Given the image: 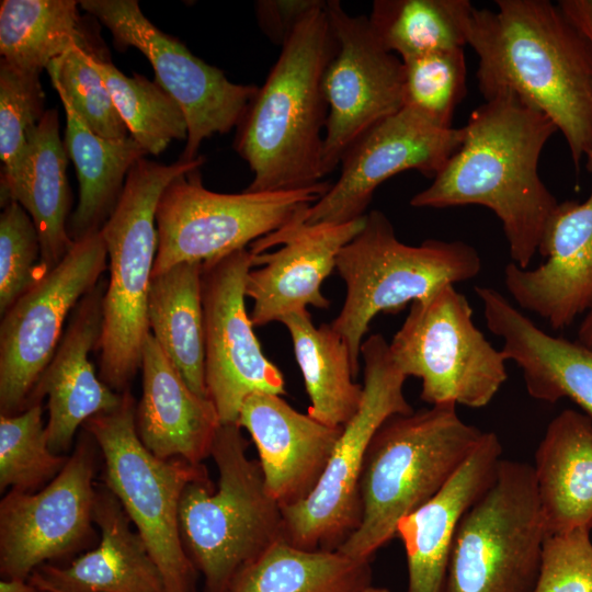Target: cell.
I'll return each mask as SVG.
<instances>
[{"mask_svg":"<svg viewBox=\"0 0 592 592\" xmlns=\"http://www.w3.org/2000/svg\"><path fill=\"white\" fill-rule=\"evenodd\" d=\"M0 592H44L30 580L3 579L0 581Z\"/></svg>","mask_w":592,"mask_h":592,"instance_id":"obj_44","label":"cell"},{"mask_svg":"<svg viewBox=\"0 0 592 592\" xmlns=\"http://www.w3.org/2000/svg\"><path fill=\"white\" fill-rule=\"evenodd\" d=\"M78 5L75 0H2L1 58L41 73L75 48L101 55L89 43Z\"/></svg>","mask_w":592,"mask_h":592,"instance_id":"obj_33","label":"cell"},{"mask_svg":"<svg viewBox=\"0 0 592 592\" xmlns=\"http://www.w3.org/2000/svg\"><path fill=\"white\" fill-rule=\"evenodd\" d=\"M501 455L499 436L486 431L481 442L447 483L398 522L396 536L402 542L407 558V592L444 591L459 522L492 482Z\"/></svg>","mask_w":592,"mask_h":592,"instance_id":"obj_23","label":"cell"},{"mask_svg":"<svg viewBox=\"0 0 592 592\" xmlns=\"http://www.w3.org/2000/svg\"><path fill=\"white\" fill-rule=\"evenodd\" d=\"M67 156L59 134L58 112L46 110L31 137L22 183L12 201L29 213L37 229L47 272L75 244L67 225L71 204Z\"/></svg>","mask_w":592,"mask_h":592,"instance_id":"obj_29","label":"cell"},{"mask_svg":"<svg viewBox=\"0 0 592 592\" xmlns=\"http://www.w3.org/2000/svg\"><path fill=\"white\" fill-rule=\"evenodd\" d=\"M0 215L1 316L48 272L42 262L37 229L29 213L14 201Z\"/></svg>","mask_w":592,"mask_h":592,"instance_id":"obj_40","label":"cell"},{"mask_svg":"<svg viewBox=\"0 0 592 592\" xmlns=\"http://www.w3.org/2000/svg\"><path fill=\"white\" fill-rule=\"evenodd\" d=\"M135 409L128 389L115 409L88 419L82 429L102 454L103 483L144 539L167 592H195L197 571L182 544L179 508L184 488L209 475L204 464L181 457L162 459L150 453L137 434Z\"/></svg>","mask_w":592,"mask_h":592,"instance_id":"obj_8","label":"cell"},{"mask_svg":"<svg viewBox=\"0 0 592 592\" xmlns=\"http://www.w3.org/2000/svg\"><path fill=\"white\" fill-rule=\"evenodd\" d=\"M79 4L110 30L117 49L135 47L145 55L155 81L181 106L187 137L180 159L197 158L206 138L238 126L258 86L228 80L220 69L153 25L136 0H83Z\"/></svg>","mask_w":592,"mask_h":592,"instance_id":"obj_14","label":"cell"},{"mask_svg":"<svg viewBox=\"0 0 592 592\" xmlns=\"http://www.w3.org/2000/svg\"><path fill=\"white\" fill-rule=\"evenodd\" d=\"M294 354L309 397L308 414L344 426L358 411L363 385L355 383L350 353L342 337L323 323L316 327L307 309L285 317Z\"/></svg>","mask_w":592,"mask_h":592,"instance_id":"obj_31","label":"cell"},{"mask_svg":"<svg viewBox=\"0 0 592 592\" xmlns=\"http://www.w3.org/2000/svg\"><path fill=\"white\" fill-rule=\"evenodd\" d=\"M107 251L101 231L75 242L61 262L2 315L0 414L26 409L78 303L101 281Z\"/></svg>","mask_w":592,"mask_h":592,"instance_id":"obj_13","label":"cell"},{"mask_svg":"<svg viewBox=\"0 0 592 592\" xmlns=\"http://www.w3.org/2000/svg\"><path fill=\"white\" fill-rule=\"evenodd\" d=\"M532 466L548 535L592 530V419L562 410L548 423Z\"/></svg>","mask_w":592,"mask_h":592,"instance_id":"obj_27","label":"cell"},{"mask_svg":"<svg viewBox=\"0 0 592 592\" xmlns=\"http://www.w3.org/2000/svg\"><path fill=\"white\" fill-rule=\"evenodd\" d=\"M463 128L460 147L410 205L491 209L502 224L511 262L527 269L559 204L538 174L542 151L558 129L512 94L485 100Z\"/></svg>","mask_w":592,"mask_h":592,"instance_id":"obj_2","label":"cell"},{"mask_svg":"<svg viewBox=\"0 0 592 592\" xmlns=\"http://www.w3.org/2000/svg\"><path fill=\"white\" fill-rule=\"evenodd\" d=\"M205 159L163 164L146 159L130 169L121 198L104 226L110 278L103 296L98 349L99 377L122 394L141 366L150 332L148 297L158 249L156 210L161 194L179 175L200 169Z\"/></svg>","mask_w":592,"mask_h":592,"instance_id":"obj_6","label":"cell"},{"mask_svg":"<svg viewBox=\"0 0 592 592\" xmlns=\"http://www.w3.org/2000/svg\"><path fill=\"white\" fill-rule=\"evenodd\" d=\"M58 95L66 114L64 145L79 181V202L68 225L76 242L102 229L121 198L130 169L147 153L132 136H98L67 98Z\"/></svg>","mask_w":592,"mask_h":592,"instance_id":"obj_28","label":"cell"},{"mask_svg":"<svg viewBox=\"0 0 592 592\" xmlns=\"http://www.w3.org/2000/svg\"><path fill=\"white\" fill-rule=\"evenodd\" d=\"M253 253L246 249L204 262L205 386L220 423H237L254 392L285 395L282 372L262 352L246 308V280Z\"/></svg>","mask_w":592,"mask_h":592,"instance_id":"obj_17","label":"cell"},{"mask_svg":"<svg viewBox=\"0 0 592 592\" xmlns=\"http://www.w3.org/2000/svg\"><path fill=\"white\" fill-rule=\"evenodd\" d=\"M535 269L510 262L504 284L524 310L556 330L570 326L592 308V191L578 203H559L543 234Z\"/></svg>","mask_w":592,"mask_h":592,"instance_id":"obj_20","label":"cell"},{"mask_svg":"<svg viewBox=\"0 0 592 592\" xmlns=\"http://www.w3.org/2000/svg\"><path fill=\"white\" fill-rule=\"evenodd\" d=\"M90 55L93 54L75 48L55 59L46 69L52 83L94 134L110 139L126 138L129 132Z\"/></svg>","mask_w":592,"mask_h":592,"instance_id":"obj_39","label":"cell"},{"mask_svg":"<svg viewBox=\"0 0 592 592\" xmlns=\"http://www.w3.org/2000/svg\"><path fill=\"white\" fill-rule=\"evenodd\" d=\"M589 528L546 537L533 592H592V539Z\"/></svg>","mask_w":592,"mask_h":592,"instance_id":"obj_41","label":"cell"},{"mask_svg":"<svg viewBox=\"0 0 592 592\" xmlns=\"http://www.w3.org/2000/svg\"><path fill=\"white\" fill-rule=\"evenodd\" d=\"M321 2V0L257 1L258 24L270 41L282 47L303 18Z\"/></svg>","mask_w":592,"mask_h":592,"instance_id":"obj_42","label":"cell"},{"mask_svg":"<svg viewBox=\"0 0 592 592\" xmlns=\"http://www.w3.org/2000/svg\"><path fill=\"white\" fill-rule=\"evenodd\" d=\"M587 168L590 172H592V150L591 152L587 156Z\"/></svg>","mask_w":592,"mask_h":592,"instance_id":"obj_47","label":"cell"},{"mask_svg":"<svg viewBox=\"0 0 592 592\" xmlns=\"http://www.w3.org/2000/svg\"><path fill=\"white\" fill-rule=\"evenodd\" d=\"M363 592H390V591L388 589H386V588H383V587L369 585Z\"/></svg>","mask_w":592,"mask_h":592,"instance_id":"obj_46","label":"cell"},{"mask_svg":"<svg viewBox=\"0 0 592 592\" xmlns=\"http://www.w3.org/2000/svg\"><path fill=\"white\" fill-rule=\"evenodd\" d=\"M364 221L365 216L341 225L278 229L252 242L253 267L263 265L251 269L246 280V297L253 300V326L281 322L308 306L328 308L321 285Z\"/></svg>","mask_w":592,"mask_h":592,"instance_id":"obj_19","label":"cell"},{"mask_svg":"<svg viewBox=\"0 0 592 592\" xmlns=\"http://www.w3.org/2000/svg\"><path fill=\"white\" fill-rule=\"evenodd\" d=\"M364 363L363 398L340 437L312 492L283 508L284 539L303 549L338 550L362 519L360 481L368 445L379 426L394 414L413 411L403 385L408 378L394 362L389 342L373 334L361 346Z\"/></svg>","mask_w":592,"mask_h":592,"instance_id":"obj_10","label":"cell"},{"mask_svg":"<svg viewBox=\"0 0 592 592\" xmlns=\"http://www.w3.org/2000/svg\"><path fill=\"white\" fill-rule=\"evenodd\" d=\"M481 267L478 251L465 241L428 239L409 246L397 238L384 213H367L362 229L337 258L335 269L346 292L330 323L348 346L355 377L363 339L374 317L397 314L445 284L469 281Z\"/></svg>","mask_w":592,"mask_h":592,"instance_id":"obj_7","label":"cell"},{"mask_svg":"<svg viewBox=\"0 0 592 592\" xmlns=\"http://www.w3.org/2000/svg\"><path fill=\"white\" fill-rule=\"evenodd\" d=\"M41 589V588H39ZM44 592H54V591H50V590H45V589H42Z\"/></svg>","mask_w":592,"mask_h":592,"instance_id":"obj_48","label":"cell"},{"mask_svg":"<svg viewBox=\"0 0 592 592\" xmlns=\"http://www.w3.org/2000/svg\"><path fill=\"white\" fill-rule=\"evenodd\" d=\"M248 446L237 423L221 424L210 451L217 487L206 476L191 481L181 496L180 535L203 576L204 592H226L244 566L285 540L282 508L269 493Z\"/></svg>","mask_w":592,"mask_h":592,"instance_id":"obj_5","label":"cell"},{"mask_svg":"<svg viewBox=\"0 0 592 592\" xmlns=\"http://www.w3.org/2000/svg\"><path fill=\"white\" fill-rule=\"evenodd\" d=\"M42 403L14 415L0 414V491L35 492L64 468L68 456L55 454L47 442Z\"/></svg>","mask_w":592,"mask_h":592,"instance_id":"obj_37","label":"cell"},{"mask_svg":"<svg viewBox=\"0 0 592 592\" xmlns=\"http://www.w3.org/2000/svg\"><path fill=\"white\" fill-rule=\"evenodd\" d=\"M106 283L101 280L72 310L61 341L27 401L26 408L48 398L45 430L55 454L65 455L88 419L115 409L123 398V392L101 380L89 360L101 337Z\"/></svg>","mask_w":592,"mask_h":592,"instance_id":"obj_21","label":"cell"},{"mask_svg":"<svg viewBox=\"0 0 592 592\" xmlns=\"http://www.w3.org/2000/svg\"><path fill=\"white\" fill-rule=\"evenodd\" d=\"M402 61V102L442 127H453L454 111L466 93L464 48Z\"/></svg>","mask_w":592,"mask_h":592,"instance_id":"obj_38","label":"cell"},{"mask_svg":"<svg viewBox=\"0 0 592 592\" xmlns=\"http://www.w3.org/2000/svg\"><path fill=\"white\" fill-rule=\"evenodd\" d=\"M475 291L488 329L502 339L506 361L522 371L527 394L549 403L568 398L592 419V349L545 332L492 287Z\"/></svg>","mask_w":592,"mask_h":592,"instance_id":"obj_24","label":"cell"},{"mask_svg":"<svg viewBox=\"0 0 592 592\" xmlns=\"http://www.w3.org/2000/svg\"><path fill=\"white\" fill-rule=\"evenodd\" d=\"M330 183L278 192L224 194L204 187L200 169L177 177L157 205L153 275L183 262H208L246 249L295 220Z\"/></svg>","mask_w":592,"mask_h":592,"instance_id":"obj_11","label":"cell"},{"mask_svg":"<svg viewBox=\"0 0 592 592\" xmlns=\"http://www.w3.org/2000/svg\"><path fill=\"white\" fill-rule=\"evenodd\" d=\"M140 368L143 390L135 426L141 443L159 458L203 464L221 425L214 403L189 387L151 332L143 346Z\"/></svg>","mask_w":592,"mask_h":592,"instance_id":"obj_25","label":"cell"},{"mask_svg":"<svg viewBox=\"0 0 592 592\" xmlns=\"http://www.w3.org/2000/svg\"><path fill=\"white\" fill-rule=\"evenodd\" d=\"M325 4L309 11L281 47L237 126L234 147L253 173L246 192L294 191L323 182L328 104L322 78L338 47Z\"/></svg>","mask_w":592,"mask_h":592,"instance_id":"obj_3","label":"cell"},{"mask_svg":"<svg viewBox=\"0 0 592 592\" xmlns=\"http://www.w3.org/2000/svg\"><path fill=\"white\" fill-rule=\"evenodd\" d=\"M456 403L389 417L374 434L360 481L362 519L338 549L360 560L396 537L398 522L433 498L481 442Z\"/></svg>","mask_w":592,"mask_h":592,"instance_id":"obj_4","label":"cell"},{"mask_svg":"<svg viewBox=\"0 0 592 592\" xmlns=\"http://www.w3.org/2000/svg\"><path fill=\"white\" fill-rule=\"evenodd\" d=\"M557 4L592 49V0H560Z\"/></svg>","mask_w":592,"mask_h":592,"instance_id":"obj_43","label":"cell"},{"mask_svg":"<svg viewBox=\"0 0 592 592\" xmlns=\"http://www.w3.org/2000/svg\"><path fill=\"white\" fill-rule=\"evenodd\" d=\"M369 562L281 540L244 566L226 592H363L372 585Z\"/></svg>","mask_w":592,"mask_h":592,"instance_id":"obj_32","label":"cell"},{"mask_svg":"<svg viewBox=\"0 0 592 592\" xmlns=\"http://www.w3.org/2000/svg\"><path fill=\"white\" fill-rule=\"evenodd\" d=\"M237 424L250 434L266 489L282 509L312 492L343 428L325 424L269 392L250 395Z\"/></svg>","mask_w":592,"mask_h":592,"instance_id":"obj_22","label":"cell"},{"mask_svg":"<svg viewBox=\"0 0 592 592\" xmlns=\"http://www.w3.org/2000/svg\"><path fill=\"white\" fill-rule=\"evenodd\" d=\"M473 11L468 45L485 100L512 94L549 117L576 171L592 150V49L548 0H497Z\"/></svg>","mask_w":592,"mask_h":592,"instance_id":"obj_1","label":"cell"},{"mask_svg":"<svg viewBox=\"0 0 592 592\" xmlns=\"http://www.w3.org/2000/svg\"><path fill=\"white\" fill-rule=\"evenodd\" d=\"M99 446L82 429L60 473L45 487L11 489L0 501V572L29 580L48 561L89 546L95 538L93 505Z\"/></svg>","mask_w":592,"mask_h":592,"instance_id":"obj_15","label":"cell"},{"mask_svg":"<svg viewBox=\"0 0 592 592\" xmlns=\"http://www.w3.org/2000/svg\"><path fill=\"white\" fill-rule=\"evenodd\" d=\"M202 265L183 262L152 276L148 321L151 334L189 387L207 397Z\"/></svg>","mask_w":592,"mask_h":592,"instance_id":"obj_30","label":"cell"},{"mask_svg":"<svg viewBox=\"0 0 592 592\" xmlns=\"http://www.w3.org/2000/svg\"><path fill=\"white\" fill-rule=\"evenodd\" d=\"M577 341L592 349V308L585 314L579 326Z\"/></svg>","mask_w":592,"mask_h":592,"instance_id":"obj_45","label":"cell"},{"mask_svg":"<svg viewBox=\"0 0 592 592\" xmlns=\"http://www.w3.org/2000/svg\"><path fill=\"white\" fill-rule=\"evenodd\" d=\"M338 47L322 78L328 104L322 172L374 125L402 106V61L374 35L368 18L349 14L338 0L325 4Z\"/></svg>","mask_w":592,"mask_h":592,"instance_id":"obj_18","label":"cell"},{"mask_svg":"<svg viewBox=\"0 0 592 592\" xmlns=\"http://www.w3.org/2000/svg\"><path fill=\"white\" fill-rule=\"evenodd\" d=\"M39 75L0 59L1 206L22 183L31 137L46 112Z\"/></svg>","mask_w":592,"mask_h":592,"instance_id":"obj_36","label":"cell"},{"mask_svg":"<svg viewBox=\"0 0 592 592\" xmlns=\"http://www.w3.org/2000/svg\"><path fill=\"white\" fill-rule=\"evenodd\" d=\"M96 547L67 566L45 563L30 581L54 592H167L163 577L116 496L96 485Z\"/></svg>","mask_w":592,"mask_h":592,"instance_id":"obj_26","label":"cell"},{"mask_svg":"<svg viewBox=\"0 0 592 592\" xmlns=\"http://www.w3.org/2000/svg\"><path fill=\"white\" fill-rule=\"evenodd\" d=\"M468 0H376L368 18L379 43L401 60L468 45Z\"/></svg>","mask_w":592,"mask_h":592,"instance_id":"obj_34","label":"cell"},{"mask_svg":"<svg viewBox=\"0 0 592 592\" xmlns=\"http://www.w3.org/2000/svg\"><path fill=\"white\" fill-rule=\"evenodd\" d=\"M389 351L407 377L421 379L420 398L430 406L482 408L508 378L504 354L476 327L468 299L454 284L410 305Z\"/></svg>","mask_w":592,"mask_h":592,"instance_id":"obj_12","label":"cell"},{"mask_svg":"<svg viewBox=\"0 0 592 592\" xmlns=\"http://www.w3.org/2000/svg\"><path fill=\"white\" fill-rule=\"evenodd\" d=\"M547 536L533 466L502 458L459 522L443 592H533Z\"/></svg>","mask_w":592,"mask_h":592,"instance_id":"obj_9","label":"cell"},{"mask_svg":"<svg viewBox=\"0 0 592 592\" xmlns=\"http://www.w3.org/2000/svg\"><path fill=\"white\" fill-rule=\"evenodd\" d=\"M464 128L442 127L402 106L362 135L341 158L339 179L295 220L281 229L341 225L357 220L376 189L415 170L434 179L460 147Z\"/></svg>","mask_w":592,"mask_h":592,"instance_id":"obj_16","label":"cell"},{"mask_svg":"<svg viewBox=\"0 0 592 592\" xmlns=\"http://www.w3.org/2000/svg\"><path fill=\"white\" fill-rule=\"evenodd\" d=\"M90 61L106 84L129 135L146 153L160 155L172 140L187 137L181 106L156 81L134 73L125 76L110 60L90 55Z\"/></svg>","mask_w":592,"mask_h":592,"instance_id":"obj_35","label":"cell"}]
</instances>
